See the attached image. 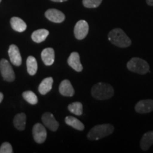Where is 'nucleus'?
<instances>
[{"mask_svg":"<svg viewBox=\"0 0 153 153\" xmlns=\"http://www.w3.org/2000/svg\"><path fill=\"white\" fill-rule=\"evenodd\" d=\"M4 99V94L1 92H0V103Z\"/></svg>","mask_w":153,"mask_h":153,"instance_id":"nucleus-28","label":"nucleus"},{"mask_svg":"<svg viewBox=\"0 0 153 153\" xmlns=\"http://www.w3.org/2000/svg\"><path fill=\"white\" fill-rule=\"evenodd\" d=\"M135 109L138 114H148L153 111V100L144 99L137 103Z\"/></svg>","mask_w":153,"mask_h":153,"instance_id":"nucleus-11","label":"nucleus"},{"mask_svg":"<svg viewBox=\"0 0 153 153\" xmlns=\"http://www.w3.org/2000/svg\"><path fill=\"white\" fill-rule=\"evenodd\" d=\"M102 2V0H83L82 4L86 8H97Z\"/></svg>","mask_w":153,"mask_h":153,"instance_id":"nucleus-24","label":"nucleus"},{"mask_svg":"<svg viewBox=\"0 0 153 153\" xmlns=\"http://www.w3.org/2000/svg\"><path fill=\"white\" fill-rule=\"evenodd\" d=\"M45 16L51 22L57 23H62L65 19V16L62 11L56 9H50L45 11Z\"/></svg>","mask_w":153,"mask_h":153,"instance_id":"nucleus-9","label":"nucleus"},{"mask_svg":"<svg viewBox=\"0 0 153 153\" xmlns=\"http://www.w3.org/2000/svg\"><path fill=\"white\" fill-rule=\"evenodd\" d=\"M10 24L13 29L17 32H24L27 28V25L24 22V20L19 17H12L10 20Z\"/></svg>","mask_w":153,"mask_h":153,"instance_id":"nucleus-15","label":"nucleus"},{"mask_svg":"<svg viewBox=\"0 0 153 153\" xmlns=\"http://www.w3.org/2000/svg\"><path fill=\"white\" fill-rule=\"evenodd\" d=\"M114 131V127L111 124H101L94 126L87 134V137L91 140H98L99 139L111 135Z\"/></svg>","mask_w":153,"mask_h":153,"instance_id":"nucleus-3","label":"nucleus"},{"mask_svg":"<svg viewBox=\"0 0 153 153\" xmlns=\"http://www.w3.org/2000/svg\"><path fill=\"white\" fill-rule=\"evenodd\" d=\"M13 149L9 143L5 142L2 143L0 147V153H12Z\"/></svg>","mask_w":153,"mask_h":153,"instance_id":"nucleus-25","label":"nucleus"},{"mask_svg":"<svg viewBox=\"0 0 153 153\" xmlns=\"http://www.w3.org/2000/svg\"><path fill=\"white\" fill-rule=\"evenodd\" d=\"M1 1H2V0H0V3H1Z\"/></svg>","mask_w":153,"mask_h":153,"instance_id":"nucleus-29","label":"nucleus"},{"mask_svg":"<svg viewBox=\"0 0 153 153\" xmlns=\"http://www.w3.org/2000/svg\"><path fill=\"white\" fill-rule=\"evenodd\" d=\"M65 121L67 125L71 126L73 128L78 130V131H83L85 129L84 124L79 120H78L77 118L74 117V116H67L65 119Z\"/></svg>","mask_w":153,"mask_h":153,"instance_id":"nucleus-20","label":"nucleus"},{"mask_svg":"<svg viewBox=\"0 0 153 153\" xmlns=\"http://www.w3.org/2000/svg\"><path fill=\"white\" fill-rule=\"evenodd\" d=\"M114 88L109 84L99 82L93 86L91 89V95L98 100H106L114 96Z\"/></svg>","mask_w":153,"mask_h":153,"instance_id":"nucleus-2","label":"nucleus"},{"mask_svg":"<svg viewBox=\"0 0 153 153\" xmlns=\"http://www.w3.org/2000/svg\"><path fill=\"white\" fill-rule=\"evenodd\" d=\"M42 121L45 126L52 131H56L59 128V123L55 120L51 113L46 112L42 116Z\"/></svg>","mask_w":153,"mask_h":153,"instance_id":"nucleus-10","label":"nucleus"},{"mask_svg":"<svg viewBox=\"0 0 153 153\" xmlns=\"http://www.w3.org/2000/svg\"><path fill=\"white\" fill-rule=\"evenodd\" d=\"M26 66L28 73L31 76L35 75L38 70V63L35 57L31 55L28 56L26 60Z\"/></svg>","mask_w":153,"mask_h":153,"instance_id":"nucleus-21","label":"nucleus"},{"mask_svg":"<svg viewBox=\"0 0 153 153\" xmlns=\"http://www.w3.org/2000/svg\"><path fill=\"white\" fill-rule=\"evenodd\" d=\"M127 68L130 71L140 74H145L150 72V66L145 60L139 57H133L127 63Z\"/></svg>","mask_w":153,"mask_h":153,"instance_id":"nucleus-4","label":"nucleus"},{"mask_svg":"<svg viewBox=\"0 0 153 153\" xmlns=\"http://www.w3.org/2000/svg\"><path fill=\"white\" fill-rule=\"evenodd\" d=\"M68 63L76 72H80L83 70V66L80 62V57L78 53L72 52L68 57Z\"/></svg>","mask_w":153,"mask_h":153,"instance_id":"nucleus-12","label":"nucleus"},{"mask_svg":"<svg viewBox=\"0 0 153 153\" xmlns=\"http://www.w3.org/2000/svg\"><path fill=\"white\" fill-rule=\"evenodd\" d=\"M53 83V79L52 77L45 78L43 81L41 82L39 87H38V91L42 95L47 94L49 91L52 89Z\"/></svg>","mask_w":153,"mask_h":153,"instance_id":"nucleus-16","label":"nucleus"},{"mask_svg":"<svg viewBox=\"0 0 153 153\" xmlns=\"http://www.w3.org/2000/svg\"><path fill=\"white\" fill-rule=\"evenodd\" d=\"M68 110L70 113L73 114L76 116H81L83 113V106L82 103L79 101H76L70 104L68 107Z\"/></svg>","mask_w":153,"mask_h":153,"instance_id":"nucleus-22","label":"nucleus"},{"mask_svg":"<svg viewBox=\"0 0 153 153\" xmlns=\"http://www.w3.org/2000/svg\"><path fill=\"white\" fill-rule=\"evenodd\" d=\"M41 58L46 66H51L55 62V51L52 48H45L41 53Z\"/></svg>","mask_w":153,"mask_h":153,"instance_id":"nucleus-13","label":"nucleus"},{"mask_svg":"<svg viewBox=\"0 0 153 153\" xmlns=\"http://www.w3.org/2000/svg\"><path fill=\"white\" fill-rule=\"evenodd\" d=\"M34 140L37 143L41 144L45 141L47 137V131L44 126L41 123H36L32 130Z\"/></svg>","mask_w":153,"mask_h":153,"instance_id":"nucleus-6","label":"nucleus"},{"mask_svg":"<svg viewBox=\"0 0 153 153\" xmlns=\"http://www.w3.org/2000/svg\"><path fill=\"white\" fill-rule=\"evenodd\" d=\"M146 3L149 6H153V0H146Z\"/></svg>","mask_w":153,"mask_h":153,"instance_id":"nucleus-26","label":"nucleus"},{"mask_svg":"<svg viewBox=\"0 0 153 153\" xmlns=\"http://www.w3.org/2000/svg\"><path fill=\"white\" fill-rule=\"evenodd\" d=\"M89 33V24L85 20H79L76 22L74 28V36L76 39L82 40L86 38Z\"/></svg>","mask_w":153,"mask_h":153,"instance_id":"nucleus-7","label":"nucleus"},{"mask_svg":"<svg viewBox=\"0 0 153 153\" xmlns=\"http://www.w3.org/2000/svg\"><path fill=\"white\" fill-rule=\"evenodd\" d=\"M0 72L5 81L11 82L15 79V73L11 64L6 59H1L0 61Z\"/></svg>","mask_w":153,"mask_h":153,"instance_id":"nucleus-5","label":"nucleus"},{"mask_svg":"<svg viewBox=\"0 0 153 153\" xmlns=\"http://www.w3.org/2000/svg\"><path fill=\"white\" fill-rule=\"evenodd\" d=\"M49 35V31L46 29H38L33 32L31 35V39L36 43H40L45 41Z\"/></svg>","mask_w":153,"mask_h":153,"instance_id":"nucleus-18","label":"nucleus"},{"mask_svg":"<svg viewBox=\"0 0 153 153\" xmlns=\"http://www.w3.org/2000/svg\"><path fill=\"white\" fill-rule=\"evenodd\" d=\"M8 54L10 58L11 62L15 66H20L22 62V55H21L20 51H19V48L14 44H12L9 46Z\"/></svg>","mask_w":153,"mask_h":153,"instance_id":"nucleus-8","label":"nucleus"},{"mask_svg":"<svg viewBox=\"0 0 153 153\" xmlns=\"http://www.w3.org/2000/svg\"><path fill=\"white\" fill-rule=\"evenodd\" d=\"M26 116L24 113L16 114L14 118V125L19 131H24L26 128Z\"/></svg>","mask_w":153,"mask_h":153,"instance_id":"nucleus-19","label":"nucleus"},{"mask_svg":"<svg viewBox=\"0 0 153 153\" xmlns=\"http://www.w3.org/2000/svg\"><path fill=\"white\" fill-rule=\"evenodd\" d=\"M109 41L116 46L128 48L131 45V40L121 28H116L111 30L108 35Z\"/></svg>","mask_w":153,"mask_h":153,"instance_id":"nucleus-1","label":"nucleus"},{"mask_svg":"<svg viewBox=\"0 0 153 153\" xmlns=\"http://www.w3.org/2000/svg\"><path fill=\"white\" fill-rule=\"evenodd\" d=\"M51 1H54V2H64V1H67L68 0H51Z\"/></svg>","mask_w":153,"mask_h":153,"instance_id":"nucleus-27","label":"nucleus"},{"mask_svg":"<svg viewBox=\"0 0 153 153\" xmlns=\"http://www.w3.org/2000/svg\"><path fill=\"white\" fill-rule=\"evenodd\" d=\"M153 144V131L145 133L140 140V148L143 150H148Z\"/></svg>","mask_w":153,"mask_h":153,"instance_id":"nucleus-17","label":"nucleus"},{"mask_svg":"<svg viewBox=\"0 0 153 153\" xmlns=\"http://www.w3.org/2000/svg\"><path fill=\"white\" fill-rule=\"evenodd\" d=\"M23 98L26 100L28 104L35 105L38 103V97L36 94L31 91H26L22 94Z\"/></svg>","mask_w":153,"mask_h":153,"instance_id":"nucleus-23","label":"nucleus"},{"mask_svg":"<svg viewBox=\"0 0 153 153\" xmlns=\"http://www.w3.org/2000/svg\"><path fill=\"white\" fill-rule=\"evenodd\" d=\"M59 91L60 94L65 97H72L74 94V89L72 87L71 82L68 79L62 81L59 86Z\"/></svg>","mask_w":153,"mask_h":153,"instance_id":"nucleus-14","label":"nucleus"}]
</instances>
